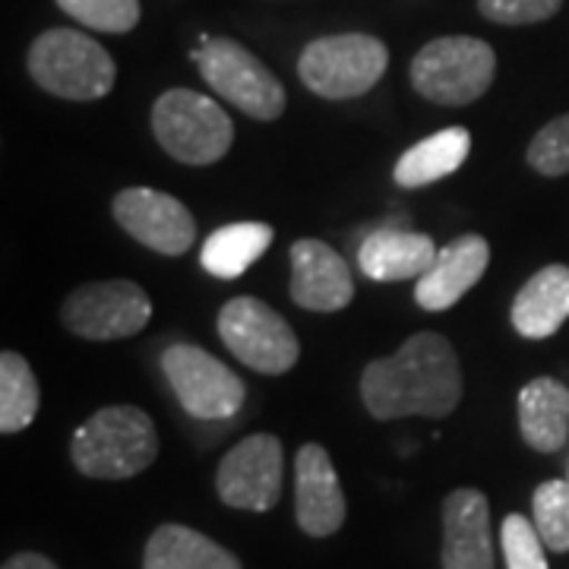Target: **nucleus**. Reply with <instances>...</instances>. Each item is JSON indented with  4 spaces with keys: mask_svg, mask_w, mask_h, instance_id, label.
Instances as JSON below:
<instances>
[{
    "mask_svg": "<svg viewBox=\"0 0 569 569\" xmlns=\"http://www.w3.org/2000/svg\"><path fill=\"white\" fill-rule=\"evenodd\" d=\"M63 13L96 32H130L140 22V0H58Z\"/></svg>",
    "mask_w": 569,
    "mask_h": 569,
    "instance_id": "nucleus-25",
    "label": "nucleus"
},
{
    "mask_svg": "<svg viewBox=\"0 0 569 569\" xmlns=\"http://www.w3.org/2000/svg\"><path fill=\"white\" fill-rule=\"evenodd\" d=\"M437 253L440 250L430 234L380 228L370 231L358 247V266L373 282H406V279H421L433 266Z\"/></svg>",
    "mask_w": 569,
    "mask_h": 569,
    "instance_id": "nucleus-17",
    "label": "nucleus"
},
{
    "mask_svg": "<svg viewBox=\"0 0 569 569\" xmlns=\"http://www.w3.org/2000/svg\"><path fill=\"white\" fill-rule=\"evenodd\" d=\"M500 541H503V557H507V569H550L548 557H545V538L538 535L535 522L526 516H507L503 529H500Z\"/></svg>",
    "mask_w": 569,
    "mask_h": 569,
    "instance_id": "nucleus-26",
    "label": "nucleus"
},
{
    "mask_svg": "<svg viewBox=\"0 0 569 569\" xmlns=\"http://www.w3.org/2000/svg\"><path fill=\"white\" fill-rule=\"evenodd\" d=\"M162 370L183 411L200 421L234 418L244 406L247 387L241 377L203 348L187 342L164 348Z\"/></svg>",
    "mask_w": 569,
    "mask_h": 569,
    "instance_id": "nucleus-9",
    "label": "nucleus"
},
{
    "mask_svg": "<svg viewBox=\"0 0 569 569\" xmlns=\"http://www.w3.org/2000/svg\"><path fill=\"white\" fill-rule=\"evenodd\" d=\"M295 512L298 526L313 538L336 535L346 522V493L339 475L329 452L317 443L301 447L295 459Z\"/></svg>",
    "mask_w": 569,
    "mask_h": 569,
    "instance_id": "nucleus-14",
    "label": "nucleus"
},
{
    "mask_svg": "<svg viewBox=\"0 0 569 569\" xmlns=\"http://www.w3.org/2000/svg\"><path fill=\"white\" fill-rule=\"evenodd\" d=\"M529 164L545 178L569 174V114L545 123L529 142Z\"/></svg>",
    "mask_w": 569,
    "mask_h": 569,
    "instance_id": "nucleus-27",
    "label": "nucleus"
},
{
    "mask_svg": "<svg viewBox=\"0 0 569 569\" xmlns=\"http://www.w3.org/2000/svg\"><path fill=\"white\" fill-rule=\"evenodd\" d=\"M272 244V228L266 222H231L216 228L200 250V263L216 279H238L263 257Z\"/></svg>",
    "mask_w": 569,
    "mask_h": 569,
    "instance_id": "nucleus-22",
    "label": "nucleus"
},
{
    "mask_svg": "<svg viewBox=\"0 0 569 569\" xmlns=\"http://www.w3.org/2000/svg\"><path fill=\"white\" fill-rule=\"evenodd\" d=\"M443 569H493L490 507L481 490H452L443 503Z\"/></svg>",
    "mask_w": 569,
    "mask_h": 569,
    "instance_id": "nucleus-16",
    "label": "nucleus"
},
{
    "mask_svg": "<svg viewBox=\"0 0 569 569\" xmlns=\"http://www.w3.org/2000/svg\"><path fill=\"white\" fill-rule=\"evenodd\" d=\"M224 348L257 373H284L298 365L301 346L291 323L260 298H231L219 310Z\"/></svg>",
    "mask_w": 569,
    "mask_h": 569,
    "instance_id": "nucleus-8",
    "label": "nucleus"
},
{
    "mask_svg": "<svg viewBox=\"0 0 569 569\" xmlns=\"http://www.w3.org/2000/svg\"><path fill=\"white\" fill-rule=\"evenodd\" d=\"M519 430L538 452H557L569 437V387L538 377L519 392Z\"/></svg>",
    "mask_w": 569,
    "mask_h": 569,
    "instance_id": "nucleus-19",
    "label": "nucleus"
},
{
    "mask_svg": "<svg viewBox=\"0 0 569 569\" xmlns=\"http://www.w3.org/2000/svg\"><path fill=\"white\" fill-rule=\"evenodd\" d=\"M63 326L92 342H114L137 336L149 326L152 301L137 282L111 279V282H89L70 291L61 307Z\"/></svg>",
    "mask_w": 569,
    "mask_h": 569,
    "instance_id": "nucleus-10",
    "label": "nucleus"
},
{
    "mask_svg": "<svg viewBox=\"0 0 569 569\" xmlns=\"http://www.w3.org/2000/svg\"><path fill=\"white\" fill-rule=\"evenodd\" d=\"M490 263V247L481 234H462L452 244H447L433 266L415 284V301L430 313L449 310L456 301L466 298L475 284L481 282L485 269Z\"/></svg>",
    "mask_w": 569,
    "mask_h": 569,
    "instance_id": "nucleus-15",
    "label": "nucleus"
},
{
    "mask_svg": "<svg viewBox=\"0 0 569 569\" xmlns=\"http://www.w3.org/2000/svg\"><path fill=\"white\" fill-rule=\"evenodd\" d=\"M282 475L284 452L279 437L253 433L224 456L216 475V488L228 507L266 512L282 497Z\"/></svg>",
    "mask_w": 569,
    "mask_h": 569,
    "instance_id": "nucleus-11",
    "label": "nucleus"
},
{
    "mask_svg": "<svg viewBox=\"0 0 569 569\" xmlns=\"http://www.w3.org/2000/svg\"><path fill=\"white\" fill-rule=\"evenodd\" d=\"M560 3L563 0H478V10L500 26H529L550 20Z\"/></svg>",
    "mask_w": 569,
    "mask_h": 569,
    "instance_id": "nucleus-28",
    "label": "nucleus"
},
{
    "mask_svg": "<svg viewBox=\"0 0 569 569\" xmlns=\"http://www.w3.org/2000/svg\"><path fill=\"white\" fill-rule=\"evenodd\" d=\"M152 133L171 159L183 164H216L234 140V123L209 96L168 89L152 108Z\"/></svg>",
    "mask_w": 569,
    "mask_h": 569,
    "instance_id": "nucleus-5",
    "label": "nucleus"
},
{
    "mask_svg": "<svg viewBox=\"0 0 569 569\" xmlns=\"http://www.w3.org/2000/svg\"><path fill=\"white\" fill-rule=\"evenodd\" d=\"M497 77V58L488 41L471 36H447L427 41L411 61V82L427 102L459 104L478 102Z\"/></svg>",
    "mask_w": 569,
    "mask_h": 569,
    "instance_id": "nucleus-4",
    "label": "nucleus"
},
{
    "mask_svg": "<svg viewBox=\"0 0 569 569\" xmlns=\"http://www.w3.org/2000/svg\"><path fill=\"white\" fill-rule=\"evenodd\" d=\"M468 152H471V133L466 127H447L427 140L415 142L396 162L392 181L402 190H418L427 183L443 181L466 164Z\"/></svg>",
    "mask_w": 569,
    "mask_h": 569,
    "instance_id": "nucleus-20",
    "label": "nucleus"
},
{
    "mask_svg": "<svg viewBox=\"0 0 569 569\" xmlns=\"http://www.w3.org/2000/svg\"><path fill=\"white\" fill-rule=\"evenodd\" d=\"M387 44L365 32L326 36L307 44L298 61V77L323 99H358L387 73Z\"/></svg>",
    "mask_w": 569,
    "mask_h": 569,
    "instance_id": "nucleus-6",
    "label": "nucleus"
},
{
    "mask_svg": "<svg viewBox=\"0 0 569 569\" xmlns=\"http://www.w3.org/2000/svg\"><path fill=\"white\" fill-rule=\"evenodd\" d=\"M142 569H241V560L200 531L168 522L149 538Z\"/></svg>",
    "mask_w": 569,
    "mask_h": 569,
    "instance_id": "nucleus-21",
    "label": "nucleus"
},
{
    "mask_svg": "<svg viewBox=\"0 0 569 569\" xmlns=\"http://www.w3.org/2000/svg\"><path fill=\"white\" fill-rule=\"evenodd\" d=\"M291 301L313 313H336L351 305L355 279L346 260L317 238H301L291 244Z\"/></svg>",
    "mask_w": 569,
    "mask_h": 569,
    "instance_id": "nucleus-13",
    "label": "nucleus"
},
{
    "mask_svg": "<svg viewBox=\"0 0 569 569\" xmlns=\"http://www.w3.org/2000/svg\"><path fill=\"white\" fill-rule=\"evenodd\" d=\"M203 80L234 108H241L253 121H276L284 111V89L276 73L260 58H253L244 44L231 39L200 36L193 51Z\"/></svg>",
    "mask_w": 569,
    "mask_h": 569,
    "instance_id": "nucleus-7",
    "label": "nucleus"
},
{
    "mask_svg": "<svg viewBox=\"0 0 569 569\" xmlns=\"http://www.w3.org/2000/svg\"><path fill=\"white\" fill-rule=\"evenodd\" d=\"M3 569H58L48 557H41V553H17V557H10Z\"/></svg>",
    "mask_w": 569,
    "mask_h": 569,
    "instance_id": "nucleus-29",
    "label": "nucleus"
},
{
    "mask_svg": "<svg viewBox=\"0 0 569 569\" xmlns=\"http://www.w3.org/2000/svg\"><path fill=\"white\" fill-rule=\"evenodd\" d=\"M567 481H569V478H567Z\"/></svg>",
    "mask_w": 569,
    "mask_h": 569,
    "instance_id": "nucleus-30",
    "label": "nucleus"
},
{
    "mask_svg": "<svg viewBox=\"0 0 569 569\" xmlns=\"http://www.w3.org/2000/svg\"><path fill=\"white\" fill-rule=\"evenodd\" d=\"M39 415V380L17 351L0 355V430L17 433Z\"/></svg>",
    "mask_w": 569,
    "mask_h": 569,
    "instance_id": "nucleus-23",
    "label": "nucleus"
},
{
    "mask_svg": "<svg viewBox=\"0 0 569 569\" xmlns=\"http://www.w3.org/2000/svg\"><path fill=\"white\" fill-rule=\"evenodd\" d=\"M29 77L70 102H96L114 89L118 67L102 44L77 29H48L29 48Z\"/></svg>",
    "mask_w": 569,
    "mask_h": 569,
    "instance_id": "nucleus-3",
    "label": "nucleus"
},
{
    "mask_svg": "<svg viewBox=\"0 0 569 569\" xmlns=\"http://www.w3.org/2000/svg\"><path fill=\"white\" fill-rule=\"evenodd\" d=\"M535 529L557 553L569 550V481H545L535 490Z\"/></svg>",
    "mask_w": 569,
    "mask_h": 569,
    "instance_id": "nucleus-24",
    "label": "nucleus"
},
{
    "mask_svg": "<svg viewBox=\"0 0 569 569\" xmlns=\"http://www.w3.org/2000/svg\"><path fill=\"white\" fill-rule=\"evenodd\" d=\"M73 466L86 478L123 481L156 462L159 433L152 418L133 406H111L96 411L70 443Z\"/></svg>",
    "mask_w": 569,
    "mask_h": 569,
    "instance_id": "nucleus-2",
    "label": "nucleus"
},
{
    "mask_svg": "<svg viewBox=\"0 0 569 569\" xmlns=\"http://www.w3.org/2000/svg\"><path fill=\"white\" fill-rule=\"evenodd\" d=\"M111 212L133 241L164 257H181L197 241V222L190 209L162 190L127 187L114 197Z\"/></svg>",
    "mask_w": 569,
    "mask_h": 569,
    "instance_id": "nucleus-12",
    "label": "nucleus"
},
{
    "mask_svg": "<svg viewBox=\"0 0 569 569\" xmlns=\"http://www.w3.org/2000/svg\"><path fill=\"white\" fill-rule=\"evenodd\" d=\"M509 320L522 339H550L569 320V266L550 263L538 269L519 288Z\"/></svg>",
    "mask_w": 569,
    "mask_h": 569,
    "instance_id": "nucleus-18",
    "label": "nucleus"
},
{
    "mask_svg": "<svg viewBox=\"0 0 569 569\" xmlns=\"http://www.w3.org/2000/svg\"><path fill=\"white\" fill-rule=\"evenodd\" d=\"M361 399L377 421L447 418L462 399V367L440 332H418L396 355L365 367Z\"/></svg>",
    "mask_w": 569,
    "mask_h": 569,
    "instance_id": "nucleus-1",
    "label": "nucleus"
}]
</instances>
